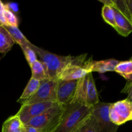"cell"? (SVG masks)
I'll list each match as a JSON object with an SVG mask.
<instances>
[{
    "label": "cell",
    "instance_id": "1",
    "mask_svg": "<svg viewBox=\"0 0 132 132\" xmlns=\"http://www.w3.org/2000/svg\"><path fill=\"white\" fill-rule=\"evenodd\" d=\"M91 110V107L78 103H71L64 106L61 120L54 132H73L80 123L90 114Z\"/></svg>",
    "mask_w": 132,
    "mask_h": 132
},
{
    "label": "cell",
    "instance_id": "2",
    "mask_svg": "<svg viewBox=\"0 0 132 132\" xmlns=\"http://www.w3.org/2000/svg\"><path fill=\"white\" fill-rule=\"evenodd\" d=\"M30 47L36 53L37 57L46 68L48 78L57 79L63 70L70 61L71 55L62 56L53 54L32 44Z\"/></svg>",
    "mask_w": 132,
    "mask_h": 132
},
{
    "label": "cell",
    "instance_id": "3",
    "mask_svg": "<svg viewBox=\"0 0 132 132\" xmlns=\"http://www.w3.org/2000/svg\"><path fill=\"white\" fill-rule=\"evenodd\" d=\"M92 61V58H88L86 54L78 56H71L70 60L63 70L57 79L72 81L82 78L91 72L90 66Z\"/></svg>",
    "mask_w": 132,
    "mask_h": 132
},
{
    "label": "cell",
    "instance_id": "4",
    "mask_svg": "<svg viewBox=\"0 0 132 132\" xmlns=\"http://www.w3.org/2000/svg\"><path fill=\"white\" fill-rule=\"evenodd\" d=\"M64 110V106L61 105L52 107L24 125L34 127L42 132H54L61 120Z\"/></svg>",
    "mask_w": 132,
    "mask_h": 132
},
{
    "label": "cell",
    "instance_id": "5",
    "mask_svg": "<svg viewBox=\"0 0 132 132\" xmlns=\"http://www.w3.org/2000/svg\"><path fill=\"white\" fill-rule=\"evenodd\" d=\"M57 84V79H46L41 81L39 87L34 95L23 102L21 105L44 102H56Z\"/></svg>",
    "mask_w": 132,
    "mask_h": 132
},
{
    "label": "cell",
    "instance_id": "6",
    "mask_svg": "<svg viewBox=\"0 0 132 132\" xmlns=\"http://www.w3.org/2000/svg\"><path fill=\"white\" fill-rule=\"evenodd\" d=\"M109 115L112 123L117 126L131 121L132 118V103L127 99L114 103H111Z\"/></svg>",
    "mask_w": 132,
    "mask_h": 132
},
{
    "label": "cell",
    "instance_id": "7",
    "mask_svg": "<svg viewBox=\"0 0 132 132\" xmlns=\"http://www.w3.org/2000/svg\"><path fill=\"white\" fill-rule=\"evenodd\" d=\"M111 103H98L92 107L91 113L96 118L100 132H116L119 126L113 124L110 119Z\"/></svg>",
    "mask_w": 132,
    "mask_h": 132
},
{
    "label": "cell",
    "instance_id": "8",
    "mask_svg": "<svg viewBox=\"0 0 132 132\" xmlns=\"http://www.w3.org/2000/svg\"><path fill=\"white\" fill-rule=\"evenodd\" d=\"M59 104L56 102H44L34 104H23L16 113L23 125H26L32 119L42 114L47 110Z\"/></svg>",
    "mask_w": 132,
    "mask_h": 132
},
{
    "label": "cell",
    "instance_id": "9",
    "mask_svg": "<svg viewBox=\"0 0 132 132\" xmlns=\"http://www.w3.org/2000/svg\"><path fill=\"white\" fill-rule=\"evenodd\" d=\"M79 80L63 81L57 79L56 102L62 106L70 104L75 97Z\"/></svg>",
    "mask_w": 132,
    "mask_h": 132
},
{
    "label": "cell",
    "instance_id": "10",
    "mask_svg": "<svg viewBox=\"0 0 132 132\" xmlns=\"http://www.w3.org/2000/svg\"><path fill=\"white\" fill-rule=\"evenodd\" d=\"M111 6V5H110ZM115 14L116 30L124 37H127L132 32V24L117 9L112 6Z\"/></svg>",
    "mask_w": 132,
    "mask_h": 132
},
{
    "label": "cell",
    "instance_id": "11",
    "mask_svg": "<svg viewBox=\"0 0 132 132\" xmlns=\"http://www.w3.org/2000/svg\"><path fill=\"white\" fill-rule=\"evenodd\" d=\"M119 61L113 59L102 61H92L90 66V72H96L99 73H105L107 72L115 71L116 66Z\"/></svg>",
    "mask_w": 132,
    "mask_h": 132
},
{
    "label": "cell",
    "instance_id": "12",
    "mask_svg": "<svg viewBox=\"0 0 132 132\" xmlns=\"http://www.w3.org/2000/svg\"><path fill=\"white\" fill-rule=\"evenodd\" d=\"M88 76V86L87 90H86V105L92 108L100 101H99V95H98L97 90L95 86L92 73L90 72Z\"/></svg>",
    "mask_w": 132,
    "mask_h": 132
},
{
    "label": "cell",
    "instance_id": "13",
    "mask_svg": "<svg viewBox=\"0 0 132 132\" xmlns=\"http://www.w3.org/2000/svg\"><path fill=\"white\" fill-rule=\"evenodd\" d=\"M88 73L84 77L79 79L75 97L71 103H78L80 104L86 105V90H87L88 79Z\"/></svg>",
    "mask_w": 132,
    "mask_h": 132
},
{
    "label": "cell",
    "instance_id": "14",
    "mask_svg": "<svg viewBox=\"0 0 132 132\" xmlns=\"http://www.w3.org/2000/svg\"><path fill=\"white\" fill-rule=\"evenodd\" d=\"M73 132H100L96 118L90 113Z\"/></svg>",
    "mask_w": 132,
    "mask_h": 132
},
{
    "label": "cell",
    "instance_id": "15",
    "mask_svg": "<svg viewBox=\"0 0 132 132\" xmlns=\"http://www.w3.org/2000/svg\"><path fill=\"white\" fill-rule=\"evenodd\" d=\"M15 43L9 32L0 25V54H6Z\"/></svg>",
    "mask_w": 132,
    "mask_h": 132
},
{
    "label": "cell",
    "instance_id": "16",
    "mask_svg": "<svg viewBox=\"0 0 132 132\" xmlns=\"http://www.w3.org/2000/svg\"><path fill=\"white\" fill-rule=\"evenodd\" d=\"M41 84V81L36 80L35 79L31 78L28 81L27 86L25 87L22 95H21L20 98L18 100V103L21 104L23 102L25 101L27 99H30L31 97L33 96L35 93L38 90L39 87Z\"/></svg>",
    "mask_w": 132,
    "mask_h": 132
},
{
    "label": "cell",
    "instance_id": "17",
    "mask_svg": "<svg viewBox=\"0 0 132 132\" xmlns=\"http://www.w3.org/2000/svg\"><path fill=\"white\" fill-rule=\"evenodd\" d=\"M9 32L13 40L15 43L19 44V46H30L32 43L27 39L25 36L22 34L18 27H11V26H3Z\"/></svg>",
    "mask_w": 132,
    "mask_h": 132
},
{
    "label": "cell",
    "instance_id": "18",
    "mask_svg": "<svg viewBox=\"0 0 132 132\" xmlns=\"http://www.w3.org/2000/svg\"><path fill=\"white\" fill-rule=\"evenodd\" d=\"M23 122L20 119L15 115L9 117L5 122H3L2 126L1 132H14L17 130H21L23 126Z\"/></svg>",
    "mask_w": 132,
    "mask_h": 132
},
{
    "label": "cell",
    "instance_id": "19",
    "mask_svg": "<svg viewBox=\"0 0 132 132\" xmlns=\"http://www.w3.org/2000/svg\"><path fill=\"white\" fill-rule=\"evenodd\" d=\"M32 70V77L39 81L46 79L48 78L46 68L42 63L37 59L36 61L32 63L30 66Z\"/></svg>",
    "mask_w": 132,
    "mask_h": 132
},
{
    "label": "cell",
    "instance_id": "20",
    "mask_svg": "<svg viewBox=\"0 0 132 132\" xmlns=\"http://www.w3.org/2000/svg\"><path fill=\"white\" fill-rule=\"evenodd\" d=\"M114 72H117L128 81H132V61H119Z\"/></svg>",
    "mask_w": 132,
    "mask_h": 132
},
{
    "label": "cell",
    "instance_id": "21",
    "mask_svg": "<svg viewBox=\"0 0 132 132\" xmlns=\"http://www.w3.org/2000/svg\"><path fill=\"white\" fill-rule=\"evenodd\" d=\"M102 17L106 23L116 29V20L113 8L109 5H104L102 9Z\"/></svg>",
    "mask_w": 132,
    "mask_h": 132
},
{
    "label": "cell",
    "instance_id": "22",
    "mask_svg": "<svg viewBox=\"0 0 132 132\" xmlns=\"http://www.w3.org/2000/svg\"><path fill=\"white\" fill-rule=\"evenodd\" d=\"M23 52L24 57L28 63V65L30 66L32 63L37 60V55L34 50L28 46H20Z\"/></svg>",
    "mask_w": 132,
    "mask_h": 132
},
{
    "label": "cell",
    "instance_id": "23",
    "mask_svg": "<svg viewBox=\"0 0 132 132\" xmlns=\"http://www.w3.org/2000/svg\"><path fill=\"white\" fill-rule=\"evenodd\" d=\"M4 14H5V19H6V23H7L8 26H11V27H18V24H19V21H18V19L17 18L16 15L10 12V10H8L5 9L4 11Z\"/></svg>",
    "mask_w": 132,
    "mask_h": 132
},
{
    "label": "cell",
    "instance_id": "24",
    "mask_svg": "<svg viewBox=\"0 0 132 132\" xmlns=\"http://www.w3.org/2000/svg\"><path fill=\"white\" fill-rule=\"evenodd\" d=\"M123 94H127L128 97L126 99L132 103V81H128L125 85L123 90L121 91Z\"/></svg>",
    "mask_w": 132,
    "mask_h": 132
},
{
    "label": "cell",
    "instance_id": "25",
    "mask_svg": "<svg viewBox=\"0 0 132 132\" xmlns=\"http://www.w3.org/2000/svg\"><path fill=\"white\" fill-rule=\"evenodd\" d=\"M5 5V9L8 10H10L14 14H17L19 12V5L16 3H13V2H9L6 3H4Z\"/></svg>",
    "mask_w": 132,
    "mask_h": 132
},
{
    "label": "cell",
    "instance_id": "26",
    "mask_svg": "<svg viewBox=\"0 0 132 132\" xmlns=\"http://www.w3.org/2000/svg\"><path fill=\"white\" fill-rule=\"evenodd\" d=\"M21 132H42L39 129L36 128L28 125H23L21 128Z\"/></svg>",
    "mask_w": 132,
    "mask_h": 132
},
{
    "label": "cell",
    "instance_id": "27",
    "mask_svg": "<svg viewBox=\"0 0 132 132\" xmlns=\"http://www.w3.org/2000/svg\"><path fill=\"white\" fill-rule=\"evenodd\" d=\"M125 1H126V3L127 5L128 8L129 10H130L132 22V0H125Z\"/></svg>",
    "mask_w": 132,
    "mask_h": 132
},
{
    "label": "cell",
    "instance_id": "28",
    "mask_svg": "<svg viewBox=\"0 0 132 132\" xmlns=\"http://www.w3.org/2000/svg\"><path fill=\"white\" fill-rule=\"evenodd\" d=\"M5 10L4 3L1 1H0V12H3Z\"/></svg>",
    "mask_w": 132,
    "mask_h": 132
},
{
    "label": "cell",
    "instance_id": "29",
    "mask_svg": "<svg viewBox=\"0 0 132 132\" xmlns=\"http://www.w3.org/2000/svg\"><path fill=\"white\" fill-rule=\"evenodd\" d=\"M14 132H21V130H17V131H14Z\"/></svg>",
    "mask_w": 132,
    "mask_h": 132
},
{
    "label": "cell",
    "instance_id": "30",
    "mask_svg": "<svg viewBox=\"0 0 132 132\" xmlns=\"http://www.w3.org/2000/svg\"><path fill=\"white\" fill-rule=\"evenodd\" d=\"M130 61H132V57H131V59H130Z\"/></svg>",
    "mask_w": 132,
    "mask_h": 132
},
{
    "label": "cell",
    "instance_id": "31",
    "mask_svg": "<svg viewBox=\"0 0 132 132\" xmlns=\"http://www.w3.org/2000/svg\"><path fill=\"white\" fill-rule=\"evenodd\" d=\"M131 120H132V118H131Z\"/></svg>",
    "mask_w": 132,
    "mask_h": 132
}]
</instances>
